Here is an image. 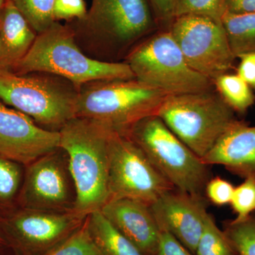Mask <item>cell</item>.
<instances>
[{
	"instance_id": "9c48e42d",
	"label": "cell",
	"mask_w": 255,
	"mask_h": 255,
	"mask_svg": "<svg viewBox=\"0 0 255 255\" xmlns=\"http://www.w3.org/2000/svg\"><path fill=\"white\" fill-rule=\"evenodd\" d=\"M109 159V201L128 199L150 206L175 189L127 135L111 131Z\"/></svg>"
},
{
	"instance_id": "ba28073f",
	"label": "cell",
	"mask_w": 255,
	"mask_h": 255,
	"mask_svg": "<svg viewBox=\"0 0 255 255\" xmlns=\"http://www.w3.org/2000/svg\"><path fill=\"white\" fill-rule=\"evenodd\" d=\"M124 61L137 80L169 95L215 90L214 82L188 65L169 30L144 38Z\"/></svg>"
},
{
	"instance_id": "f546056e",
	"label": "cell",
	"mask_w": 255,
	"mask_h": 255,
	"mask_svg": "<svg viewBox=\"0 0 255 255\" xmlns=\"http://www.w3.org/2000/svg\"><path fill=\"white\" fill-rule=\"evenodd\" d=\"M156 255H195L172 235L160 230L158 250Z\"/></svg>"
},
{
	"instance_id": "6da1fadb",
	"label": "cell",
	"mask_w": 255,
	"mask_h": 255,
	"mask_svg": "<svg viewBox=\"0 0 255 255\" xmlns=\"http://www.w3.org/2000/svg\"><path fill=\"white\" fill-rule=\"evenodd\" d=\"M68 25L87 55L109 63L124 59L154 27L146 0H92L85 16Z\"/></svg>"
},
{
	"instance_id": "30bf717a",
	"label": "cell",
	"mask_w": 255,
	"mask_h": 255,
	"mask_svg": "<svg viewBox=\"0 0 255 255\" xmlns=\"http://www.w3.org/2000/svg\"><path fill=\"white\" fill-rule=\"evenodd\" d=\"M87 217L75 211L17 208L0 216V226L12 254L43 255L75 233Z\"/></svg>"
},
{
	"instance_id": "ac0fdd59",
	"label": "cell",
	"mask_w": 255,
	"mask_h": 255,
	"mask_svg": "<svg viewBox=\"0 0 255 255\" xmlns=\"http://www.w3.org/2000/svg\"><path fill=\"white\" fill-rule=\"evenodd\" d=\"M87 219L90 236L101 255H144L100 211L92 213Z\"/></svg>"
},
{
	"instance_id": "1f68e13d",
	"label": "cell",
	"mask_w": 255,
	"mask_h": 255,
	"mask_svg": "<svg viewBox=\"0 0 255 255\" xmlns=\"http://www.w3.org/2000/svg\"><path fill=\"white\" fill-rule=\"evenodd\" d=\"M224 11L233 14L255 12V0H225Z\"/></svg>"
},
{
	"instance_id": "836d02e7",
	"label": "cell",
	"mask_w": 255,
	"mask_h": 255,
	"mask_svg": "<svg viewBox=\"0 0 255 255\" xmlns=\"http://www.w3.org/2000/svg\"><path fill=\"white\" fill-rule=\"evenodd\" d=\"M4 249H7V243H6L4 235L1 231V226H0V250Z\"/></svg>"
},
{
	"instance_id": "7c38bea8",
	"label": "cell",
	"mask_w": 255,
	"mask_h": 255,
	"mask_svg": "<svg viewBox=\"0 0 255 255\" xmlns=\"http://www.w3.org/2000/svg\"><path fill=\"white\" fill-rule=\"evenodd\" d=\"M76 203V187L63 149L59 147L25 166L18 208L73 212Z\"/></svg>"
},
{
	"instance_id": "e0dca14e",
	"label": "cell",
	"mask_w": 255,
	"mask_h": 255,
	"mask_svg": "<svg viewBox=\"0 0 255 255\" xmlns=\"http://www.w3.org/2000/svg\"><path fill=\"white\" fill-rule=\"evenodd\" d=\"M38 33L11 0L0 9V68L12 70L36 41Z\"/></svg>"
},
{
	"instance_id": "4fadbf2b",
	"label": "cell",
	"mask_w": 255,
	"mask_h": 255,
	"mask_svg": "<svg viewBox=\"0 0 255 255\" xmlns=\"http://www.w3.org/2000/svg\"><path fill=\"white\" fill-rule=\"evenodd\" d=\"M59 147V131L40 127L0 100V155L26 166Z\"/></svg>"
},
{
	"instance_id": "8992f818",
	"label": "cell",
	"mask_w": 255,
	"mask_h": 255,
	"mask_svg": "<svg viewBox=\"0 0 255 255\" xmlns=\"http://www.w3.org/2000/svg\"><path fill=\"white\" fill-rule=\"evenodd\" d=\"M156 116L201 159L240 121L215 90L168 95Z\"/></svg>"
},
{
	"instance_id": "d6a6232c",
	"label": "cell",
	"mask_w": 255,
	"mask_h": 255,
	"mask_svg": "<svg viewBox=\"0 0 255 255\" xmlns=\"http://www.w3.org/2000/svg\"><path fill=\"white\" fill-rule=\"evenodd\" d=\"M156 12L164 21L174 19L175 0H150Z\"/></svg>"
},
{
	"instance_id": "8fae6325",
	"label": "cell",
	"mask_w": 255,
	"mask_h": 255,
	"mask_svg": "<svg viewBox=\"0 0 255 255\" xmlns=\"http://www.w3.org/2000/svg\"><path fill=\"white\" fill-rule=\"evenodd\" d=\"M188 65L214 82L234 68L233 55L222 23L198 15L174 18L169 29Z\"/></svg>"
},
{
	"instance_id": "f1b7e54d",
	"label": "cell",
	"mask_w": 255,
	"mask_h": 255,
	"mask_svg": "<svg viewBox=\"0 0 255 255\" xmlns=\"http://www.w3.org/2000/svg\"><path fill=\"white\" fill-rule=\"evenodd\" d=\"M87 10L84 0H55L53 16L55 21H70L85 16Z\"/></svg>"
},
{
	"instance_id": "d590c367",
	"label": "cell",
	"mask_w": 255,
	"mask_h": 255,
	"mask_svg": "<svg viewBox=\"0 0 255 255\" xmlns=\"http://www.w3.org/2000/svg\"><path fill=\"white\" fill-rule=\"evenodd\" d=\"M14 255V254H12V253H11V254H9V255Z\"/></svg>"
},
{
	"instance_id": "5bb4252c",
	"label": "cell",
	"mask_w": 255,
	"mask_h": 255,
	"mask_svg": "<svg viewBox=\"0 0 255 255\" xmlns=\"http://www.w3.org/2000/svg\"><path fill=\"white\" fill-rule=\"evenodd\" d=\"M159 229L170 233L195 255L209 216L206 196L174 189L150 206Z\"/></svg>"
},
{
	"instance_id": "4dcf8cb0",
	"label": "cell",
	"mask_w": 255,
	"mask_h": 255,
	"mask_svg": "<svg viewBox=\"0 0 255 255\" xmlns=\"http://www.w3.org/2000/svg\"><path fill=\"white\" fill-rule=\"evenodd\" d=\"M240 59L237 75L255 90V53H246L238 57Z\"/></svg>"
},
{
	"instance_id": "ffe728a7",
	"label": "cell",
	"mask_w": 255,
	"mask_h": 255,
	"mask_svg": "<svg viewBox=\"0 0 255 255\" xmlns=\"http://www.w3.org/2000/svg\"><path fill=\"white\" fill-rule=\"evenodd\" d=\"M214 84L215 90L236 114H246L255 105L253 89L237 74H223L214 80Z\"/></svg>"
},
{
	"instance_id": "44dd1931",
	"label": "cell",
	"mask_w": 255,
	"mask_h": 255,
	"mask_svg": "<svg viewBox=\"0 0 255 255\" xmlns=\"http://www.w3.org/2000/svg\"><path fill=\"white\" fill-rule=\"evenodd\" d=\"M25 166L0 155V216L18 208Z\"/></svg>"
},
{
	"instance_id": "cb8c5ba5",
	"label": "cell",
	"mask_w": 255,
	"mask_h": 255,
	"mask_svg": "<svg viewBox=\"0 0 255 255\" xmlns=\"http://www.w3.org/2000/svg\"><path fill=\"white\" fill-rule=\"evenodd\" d=\"M37 33L45 31L55 21V0H11Z\"/></svg>"
},
{
	"instance_id": "484cf974",
	"label": "cell",
	"mask_w": 255,
	"mask_h": 255,
	"mask_svg": "<svg viewBox=\"0 0 255 255\" xmlns=\"http://www.w3.org/2000/svg\"><path fill=\"white\" fill-rule=\"evenodd\" d=\"M225 0H175L174 18L185 15H198L221 23Z\"/></svg>"
},
{
	"instance_id": "2e32d148",
	"label": "cell",
	"mask_w": 255,
	"mask_h": 255,
	"mask_svg": "<svg viewBox=\"0 0 255 255\" xmlns=\"http://www.w3.org/2000/svg\"><path fill=\"white\" fill-rule=\"evenodd\" d=\"M201 161L222 165L231 173L255 180V127L240 120L220 137Z\"/></svg>"
},
{
	"instance_id": "9a60e30c",
	"label": "cell",
	"mask_w": 255,
	"mask_h": 255,
	"mask_svg": "<svg viewBox=\"0 0 255 255\" xmlns=\"http://www.w3.org/2000/svg\"><path fill=\"white\" fill-rule=\"evenodd\" d=\"M100 211L142 254H157L160 229L150 206L132 199H113L109 201Z\"/></svg>"
},
{
	"instance_id": "5b68a950",
	"label": "cell",
	"mask_w": 255,
	"mask_h": 255,
	"mask_svg": "<svg viewBox=\"0 0 255 255\" xmlns=\"http://www.w3.org/2000/svg\"><path fill=\"white\" fill-rule=\"evenodd\" d=\"M78 93V87L56 75L0 68V100L47 130L59 131L75 117Z\"/></svg>"
},
{
	"instance_id": "83f0119b",
	"label": "cell",
	"mask_w": 255,
	"mask_h": 255,
	"mask_svg": "<svg viewBox=\"0 0 255 255\" xmlns=\"http://www.w3.org/2000/svg\"><path fill=\"white\" fill-rule=\"evenodd\" d=\"M234 189L229 181L221 177L211 178L206 184L204 194L214 205L223 206L231 204Z\"/></svg>"
},
{
	"instance_id": "7402d4cb",
	"label": "cell",
	"mask_w": 255,
	"mask_h": 255,
	"mask_svg": "<svg viewBox=\"0 0 255 255\" xmlns=\"http://www.w3.org/2000/svg\"><path fill=\"white\" fill-rule=\"evenodd\" d=\"M238 255H255V212L243 221H228L223 229Z\"/></svg>"
},
{
	"instance_id": "4316f807",
	"label": "cell",
	"mask_w": 255,
	"mask_h": 255,
	"mask_svg": "<svg viewBox=\"0 0 255 255\" xmlns=\"http://www.w3.org/2000/svg\"><path fill=\"white\" fill-rule=\"evenodd\" d=\"M230 205L236 215L235 221H243L255 212V180L245 179L238 187H235Z\"/></svg>"
},
{
	"instance_id": "d4e9b609",
	"label": "cell",
	"mask_w": 255,
	"mask_h": 255,
	"mask_svg": "<svg viewBox=\"0 0 255 255\" xmlns=\"http://www.w3.org/2000/svg\"><path fill=\"white\" fill-rule=\"evenodd\" d=\"M43 255H101L90 236L87 217L71 236Z\"/></svg>"
},
{
	"instance_id": "52a82bcc",
	"label": "cell",
	"mask_w": 255,
	"mask_h": 255,
	"mask_svg": "<svg viewBox=\"0 0 255 255\" xmlns=\"http://www.w3.org/2000/svg\"><path fill=\"white\" fill-rule=\"evenodd\" d=\"M176 189L204 196L210 178L201 161L157 116L139 121L126 134Z\"/></svg>"
},
{
	"instance_id": "e575fe53",
	"label": "cell",
	"mask_w": 255,
	"mask_h": 255,
	"mask_svg": "<svg viewBox=\"0 0 255 255\" xmlns=\"http://www.w3.org/2000/svg\"><path fill=\"white\" fill-rule=\"evenodd\" d=\"M5 1H6V0H0V9H1V6H3V4H4Z\"/></svg>"
},
{
	"instance_id": "8d00e7d4",
	"label": "cell",
	"mask_w": 255,
	"mask_h": 255,
	"mask_svg": "<svg viewBox=\"0 0 255 255\" xmlns=\"http://www.w3.org/2000/svg\"><path fill=\"white\" fill-rule=\"evenodd\" d=\"M0 251H1V250H0ZM0 255H4L1 254V253H0Z\"/></svg>"
},
{
	"instance_id": "d6986e66",
	"label": "cell",
	"mask_w": 255,
	"mask_h": 255,
	"mask_svg": "<svg viewBox=\"0 0 255 255\" xmlns=\"http://www.w3.org/2000/svg\"><path fill=\"white\" fill-rule=\"evenodd\" d=\"M221 21L236 58L246 53H255V12L233 14L224 11Z\"/></svg>"
},
{
	"instance_id": "3957f363",
	"label": "cell",
	"mask_w": 255,
	"mask_h": 255,
	"mask_svg": "<svg viewBox=\"0 0 255 255\" xmlns=\"http://www.w3.org/2000/svg\"><path fill=\"white\" fill-rule=\"evenodd\" d=\"M11 70L19 74H51L79 88L99 80L135 78L131 69L124 61L109 63L89 56L78 46L71 28L58 21L38 33L27 54Z\"/></svg>"
},
{
	"instance_id": "277c9868",
	"label": "cell",
	"mask_w": 255,
	"mask_h": 255,
	"mask_svg": "<svg viewBox=\"0 0 255 255\" xmlns=\"http://www.w3.org/2000/svg\"><path fill=\"white\" fill-rule=\"evenodd\" d=\"M168 95L135 78L89 82L79 88L75 117L126 135L139 121L157 115Z\"/></svg>"
},
{
	"instance_id": "603a6c76",
	"label": "cell",
	"mask_w": 255,
	"mask_h": 255,
	"mask_svg": "<svg viewBox=\"0 0 255 255\" xmlns=\"http://www.w3.org/2000/svg\"><path fill=\"white\" fill-rule=\"evenodd\" d=\"M195 255H238L231 242L209 215Z\"/></svg>"
},
{
	"instance_id": "7a4b0ae2",
	"label": "cell",
	"mask_w": 255,
	"mask_h": 255,
	"mask_svg": "<svg viewBox=\"0 0 255 255\" xmlns=\"http://www.w3.org/2000/svg\"><path fill=\"white\" fill-rule=\"evenodd\" d=\"M112 130L92 119L74 117L60 128L77 191L75 211L87 217L109 201V137Z\"/></svg>"
}]
</instances>
